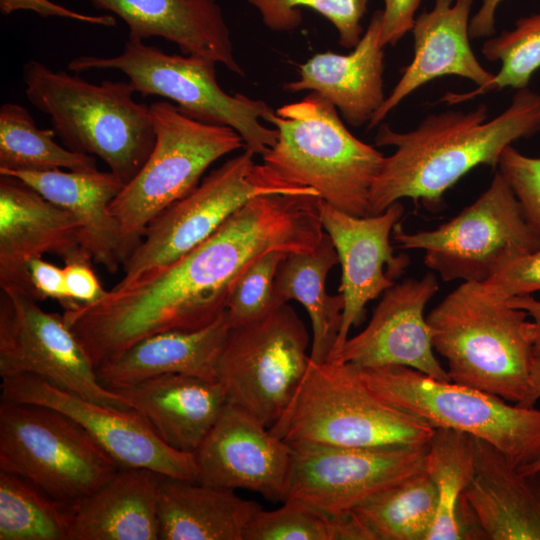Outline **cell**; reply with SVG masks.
<instances>
[{
	"label": "cell",
	"mask_w": 540,
	"mask_h": 540,
	"mask_svg": "<svg viewBox=\"0 0 540 540\" xmlns=\"http://www.w3.org/2000/svg\"><path fill=\"white\" fill-rule=\"evenodd\" d=\"M309 334L288 304L229 328L217 367L227 403L270 427L283 413L309 363Z\"/></svg>",
	"instance_id": "4fadbf2b"
},
{
	"label": "cell",
	"mask_w": 540,
	"mask_h": 540,
	"mask_svg": "<svg viewBox=\"0 0 540 540\" xmlns=\"http://www.w3.org/2000/svg\"><path fill=\"white\" fill-rule=\"evenodd\" d=\"M0 376L28 374L102 405L131 409L104 387L63 314L46 312L25 290L0 287Z\"/></svg>",
	"instance_id": "5bb4252c"
},
{
	"label": "cell",
	"mask_w": 540,
	"mask_h": 540,
	"mask_svg": "<svg viewBox=\"0 0 540 540\" xmlns=\"http://www.w3.org/2000/svg\"><path fill=\"white\" fill-rule=\"evenodd\" d=\"M322 199L267 194L249 200L208 239L168 266L78 306L72 326L92 360L104 364L149 335L197 330L216 321L242 273L272 250L312 251L325 231Z\"/></svg>",
	"instance_id": "6da1fadb"
},
{
	"label": "cell",
	"mask_w": 540,
	"mask_h": 540,
	"mask_svg": "<svg viewBox=\"0 0 540 540\" xmlns=\"http://www.w3.org/2000/svg\"><path fill=\"white\" fill-rule=\"evenodd\" d=\"M52 203L68 211L79 225L80 242L93 262L111 274L123 266L118 227L110 204L125 183L113 172L10 171Z\"/></svg>",
	"instance_id": "484cf974"
},
{
	"label": "cell",
	"mask_w": 540,
	"mask_h": 540,
	"mask_svg": "<svg viewBox=\"0 0 540 540\" xmlns=\"http://www.w3.org/2000/svg\"><path fill=\"white\" fill-rule=\"evenodd\" d=\"M118 469L64 413L1 399L0 471L19 475L53 498L73 503L101 487Z\"/></svg>",
	"instance_id": "8fae6325"
},
{
	"label": "cell",
	"mask_w": 540,
	"mask_h": 540,
	"mask_svg": "<svg viewBox=\"0 0 540 540\" xmlns=\"http://www.w3.org/2000/svg\"><path fill=\"white\" fill-rule=\"evenodd\" d=\"M71 503L0 471V540H69Z\"/></svg>",
	"instance_id": "836d02e7"
},
{
	"label": "cell",
	"mask_w": 540,
	"mask_h": 540,
	"mask_svg": "<svg viewBox=\"0 0 540 540\" xmlns=\"http://www.w3.org/2000/svg\"><path fill=\"white\" fill-rule=\"evenodd\" d=\"M149 107L155 131L153 149L110 204L123 263L152 220L197 187L211 164L245 146L233 128L196 120L167 100Z\"/></svg>",
	"instance_id": "52a82bcc"
},
{
	"label": "cell",
	"mask_w": 540,
	"mask_h": 540,
	"mask_svg": "<svg viewBox=\"0 0 540 540\" xmlns=\"http://www.w3.org/2000/svg\"><path fill=\"white\" fill-rule=\"evenodd\" d=\"M392 235L401 249L423 250L424 264L445 282H485L504 260L540 248V237L499 171L489 187L449 221L415 233L406 232L399 221Z\"/></svg>",
	"instance_id": "7c38bea8"
},
{
	"label": "cell",
	"mask_w": 540,
	"mask_h": 540,
	"mask_svg": "<svg viewBox=\"0 0 540 540\" xmlns=\"http://www.w3.org/2000/svg\"><path fill=\"white\" fill-rule=\"evenodd\" d=\"M503 0H482L477 12L471 16L469 33L471 39L492 37L495 33L496 11Z\"/></svg>",
	"instance_id": "f6af8a7d"
},
{
	"label": "cell",
	"mask_w": 540,
	"mask_h": 540,
	"mask_svg": "<svg viewBox=\"0 0 540 540\" xmlns=\"http://www.w3.org/2000/svg\"><path fill=\"white\" fill-rule=\"evenodd\" d=\"M540 131V93L517 90L510 105L489 119L480 104L467 112L449 110L426 116L398 132L380 124L375 145L394 147L385 156L369 199V215L380 214L402 198L439 210L444 193L479 165L498 167L503 150Z\"/></svg>",
	"instance_id": "7a4b0ae2"
},
{
	"label": "cell",
	"mask_w": 540,
	"mask_h": 540,
	"mask_svg": "<svg viewBox=\"0 0 540 540\" xmlns=\"http://www.w3.org/2000/svg\"><path fill=\"white\" fill-rule=\"evenodd\" d=\"M474 442L475 474L459 506L467 538L540 540V471L521 473L489 443Z\"/></svg>",
	"instance_id": "ffe728a7"
},
{
	"label": "cell",
	"mask_w": 540,
	"mask_h": 540,
	"mask_svg": "<svg viewBox=\"0 0 540 540\" xmlns=\"http://www.w3.org/2000/svg\"><path fill=\"white\" fill-rule=\"evenodd\" d=\"M381 43L395 45L410 32L422 0H382Z\"/></svg>",
	"instance_id": "ee69618b"
},
{
	"label": "cell",
	"mask_w": 540,
	"mask_h": 540,
	"mask_svg": "<svg viewBox=\"0 0 540 540\" xmlns=\"http://www.w3.org/2000/svg\"><path fill=\"white\" fill-rule=\"evenodd\" d=\"M357 369L364 383L385 402L425 419L434 428L454 429L483 440L517 468L540 457V409L512 405L499 396L440 381L407 366Z\"/></svg>",
	"instance_id": "ba28073f"
},
{
	"label": "cell",
	"mask_w": 540,
	"mask_h": 540,
	"mask_svg": "<svg viewBox=\"0 0 540 540\" xmlns=\"http://www.w3.org/2000/svg\"><path fill=\"white\" fill-rule=\"evenodd\" d=\"M426 471L438 494L437 512L426 540H465L459 506L475 474L474 437L435 428L428 442Z\"/></svg>",
	"instance_id": "1f68e13d"
},
{
	"label": "cell",
	"mask_w": 540,
	"mask_h": 540,
	"mask_svg": "<svg viewBox=\"0 0 540 540\" xmlns=\"http://www.w3.org/2000/svg\"><path fill=\"white\" fill-rule=\"evenodd\" d=\"M45 253L64 263L92 261L81 245L79 225L68 211L24 181L0 175V287L27 292L26 262Z\"/></svg>",
	"instance_id": "44dd1931"
},
{
	"label": "cell",
	"mask_w": 540,
	"mask_h": 540,
	"mask_svg": "<svg viewBox=\"0 0 540 540\" xmlns=\"http://www.w3.org/2000/svg\"><path fill=\"white\" fill-rule=\"evenodd\" d=\"M25 95L49 116L66 148L100 158L125 184L155 144L150 107L134 100L130 81L100 84L30 60L23 66Z\"/></svg>",
	"instance_id": "277c9868"
},
{
	"label": "cell",
	"mask_w": 540,
	"mask_h": 540,
	"mask_svg": "<svg viewBox=\"0 0 540 540\" xmlns=\"http://www.w3.org/2000/svg\"><path fill=\"white\" fill-rule=\"evenodd\" d=\"M215 64L207 58L168 54L143 41L128 40L119 55H82L71 60L68 69L76 73L119 70L142 96L163 97L189 117L229 126L240 134L245 149L263 155L278 136L275 128L261 122L272 108L263 100L225 92L217 82Z\"/></svg>",
	"instance_id": "9c48e42d"
},
{
	"label": "cell",
	"mask_w": 540,
	"mask_h": 540,
	"mask_svg": "<svg viewBox=\"0 0 540 540\" xmlns=\"http://www.w3.org/2000/svg\"><path fill=\"white\" fill-rule=\"evenodd\" d=\"M261 15L263 23L274 31H290L302 22L299 8H309L334 25L339 44L354 48L363 35L362 18L369 0H247Z\"/></svg>",
	"instance_id": "8d00e7d4"
},
{
	"label": "cell",
	"mask_w": 540,
	"mask_h": 540,
	"mask_svg": "<svg viewBox=\"0 0 540 540\" xmlns=\"http://www.w3.org/2000/svg\"><path fill=\"white\" fill-rule=\"evenodd\" d=\"M262 507L235 490L162 476L157 511L161 540H244Z\"/></svg>",
	"instance_id": "f1b7e54d"
},
{
	"label": "cell",
	"mask_w": 540,
	"mask_h": 540,
	"mask_svg": "<svg viewBox=\"0 0 540 540\" xmlns=\"http://www.w3.org/2000/svg\"><path fill=\"white\" fill-rule=\"evenodd\" d=\"M254 155L245 149L227 160L152 220L123 263L124 275L114 287L128 286L181 258L257 196L318 195L310 188L287 183L264 163H255Z\"/></svg>",
	"instance_id": "30bf717a"
},
{
	"label": "cell",
	"mask_w": 540,
	"mask_h": 540,
	"mask_svg": "<svg viewBox=\"0 0 540 540\" xmlns=\"http://www.w3.org/2000/svg\"><path fill=\"white\" fill-rule=\"evenodd\" d=\"M349 531L348 513L330 515L302 501L286 499L275 510L261 508L244 540H347Z\"/></svg>",
	"instance_id": "d590c367"
},
{
	"label": "cell",
	"mask_w": 540,
	"mask_h": 540,
	"mask_svg": "<svg viewBox=\"0 0 540 540\" xmlns=\"http://www.w3.org/2000/svg\"><path fill=\"white\" fill-rule=\"evenodd\" d=\"M163 475L119 467L88 496L71 503L69 540H158V486Z\"/></svg>",
	"instance_id": "4316f807"
},
{
	"label": "cell",
	"mask_w": 540,
	"mask_h": 540,
	"mask_svg": "<svg viewBox=\"0 0 540 540\" xmlns=\"http://www.w3.org/2000/svg\"><path fill=\"white\" fill-rule=\"evenodd\" d=\"M112 390L141 413L168 446L192 454L227 403L218 380L185 374H164Z\"/></svg>",
	"instance_id": "d4e9b609"
},
{
	"label": "cell",
	"mask_w": 540,
	"mask_h": 540,
	"mask_svg": "<svg viewBox=\"0 0 540 540\" xmlns=\"http://www.w3.org/2000/svg\"><path fill=\"white\" fill-rule=\"evenodd\" d=\"M91 260L65 263L64 278L69 297L77 304H92L103 298L106 291L91 267Z\"/></svg>",
	"instance_id": "b9f144b4"
},
{
	"label": "cell",
	"mask_w": 540,
	"mask_h": 540,
	"mask_svg": "<svg viewBox=\"0 0 540 540\" xmlns=\"http://www.w3.org/2000/svg\"><path fill=\"white\" fill-rule=\"evenodd\" d=\"M19 10L33 11L42 17H62L105 27L116 25V19L110 14H83L50 0H0V11L3 15H9Z\"/></svg>",
	"instance_id": "7bdbcfd3"
},
{
	"label": "cell",
	"mask_w": 540,
	"mask_h": 540,
	"mask_svg": "<svg viewBox=\"0 0 540 540\" xmlns=\"http://www.w3.org/2000/svg\"><path fill=\"white\" fill-rule=\"evenodd\" d=\"M292 447L242 409L226 403L195 452L197 482L286 500Z\"/></svg>",
	"instance_id": "ac0fdd59"
},
{
	"label": "cell",
	"mask_w": 540,
	"mask_h": 540,
	"mask_svg": "<svg viewBox=\"0 0 540 540\" xmlns=\"http://www.w3.org/2000/svg\"><path fill=\"white\" fill-rule=\"evenodd\" d=\"M403 214L400 201L380 214L367 216L352 215L322 201L323 228L342 267L338 291L344 299L339 334L328 360L341 350L351 328L362 322L367 303L391 288L409 266V256L395 255L390 243L393 228Z\"/></svg>",
	"instance_id": "e0dca14e"
},
{
	"label": "cell",
	"mask_w": 540,
	"mask_h": 540,
	"mask_svg": "<svg viewBox=\"0 0 540 540\" xmlns=\"http://www.w3.org/2000/svg\"><path fill=\"white\" fill-rule=\"evenodd\" d=\"M507 303L515 308L524 310L532 318L534 324V367H540V300L531 295H522L509 298Z\"/></svg>",
	"instance_id": "bcb514c9"
},
{
	"label": "cell",
	"mask_w": 540,
	"mask_h": 540,
	"mask_svg": "<svg viewBox=\"0 0 540 540\" xmlns=\"http://www.w3.org/2000/svg\"><path fill=\"white\" fill-rule=\"evenodd\" d=\"M438 505L426 470L371 496L352 511L374 540H426Z\"/></svg>",
	"instance_id": "4dcf8cb0"
},
{
	"label": "cell",
	"mask_w": 540,
	"mask_h": 540,
	"mask_svg": "<svg viewBox=\"0 0 540 540\" xmlns=\"http://www.w3.org/2000/svg\"><path fill=\"white\" fill-rule=\"evenodd\" d=\"M25 270L27 292L38 301L56 300L64 310L78 305L66 290L63 267L50 263L42 256H35L26 262Z\"/></svg>",
	"instance_id": "60d3db41"
},
{
	"label": "cell",
	"mask_w": 540,
	"mask_h": 540,
	"mask_svg": "<svg viewBox=\"0 0 540 540\" xmlns=\"http://www.w3.org/2000/svg\"><path fill=\"white\" fill-rule=\"evenodd\" d=\"M229 327L223 313L197 330H169L144 337L96 369L100 383L112 390L164 374L217 380L219 358Z\"/></svg>",
	"instance_id": "83f0119b"
},
{
	"label": "cell",
	"mask_w": 540,
	"mask_h": 540,
	"mask_svg": "<svg viewBox=\"0 0 540 540\" xmlns=\"http://www.w3.org/2000/svg\"><path fill=\"white\" fill-rule=\"evenodd\" d=\"M540 399V367H534L531 379V388L527 399L522 407H535Z\"/></svg>",
	"instance_id": "7dc6e473"
},
{
	"label": "cell",
	"mask_w": 540,
	"mask_h": 540,
	"mask_svg": "<svg viewBox=\"0 0 540 540\" xmlns=\"http://www.w3.org/2000/svg\"><path fill=\"white\" fill-rule=\"evenodd\" d=\"M438 289V280L431 272L420 279L395 283L383 293L366 328L348 338L330 360L358 368L407 366L450 382L447 370L434 354L430 328L424 317V309Z\"/></svg>",
	"instance_id": "d6986e66"
},
{
	"label": "cell",
	"mask_w": 540,
	"mask_h": 540,
	"mask_svg": "<svg viewBox=\"0 0 540 540\" xmlns=\"http://www.w3.org/2000/svg\"><path fill=\"white\" fill-rule=\"evenodd\" d=\"M290 446L293 454L286 499L302 501L330 515L350 513L378 492L426 470L428 444Z\"/></svg>",
	"instance_id": "9a60e30c"
},
{
	"label": "cell",
	"mask_w": 540,
	"mask_h": 540,
	"mask_svg": "<svg viewBox=\"0 0 540 540\" xmlns=\"http://www.w3.org/2000/svg\"><path fill=\"white\" fill-rule=\"evenodd\" d=\"M1 399L40 404L64 413L119 467L147 468L188 481L198 479L195 454L168 446L135 409L102 405L28 374L2 378Z\"/></svg>",
	"instance_id": "2e32d148"
},
{
	"label": "cell",
	"mask_w": 540,
	"mask_h": 540,
	"mask_svg": "<svg viewBox=\"0 0 540 540\" xmlns=\"http://www.w3.org/2000/svg\"><path fill=\"white\" fill-rule=\"evenodd\" d=\"M521 473H533L540 471V457L535 461L518 468Z\"/></svg>",
	"instance_id": "c3c4849f"
},
{
	"label": "cell",
	"mask_w": 540,
	"mask_h": 540,
	"mask_svg": "<svg viewBox=\"0 0 540 540\" xmlns=\"http://www.w3.org/2000/svg\"><path fill=\"white\" fill-rule=\"evenodd\" d=\"M269 429L289 445L357 448L423 446L435 430L377 396L354 365L311 359L290 403Z\"/></svg>",
	"instance_id": "8992f818"
},
{
	"label": "cell",
	"mask_w": 540,
	"mask_h": 540,
	"mask_svg": "<svg viewBox=\"0 0 540 540\" xmlns=\"http://www.w3.org/2000/svg\"><path fill=\"white\" fill-rule=\"evenodd\" d=\"M528 317L484 283L462 282L426 320L452 382L522 407L534 368V324Z\"/></svg>",
	"instance_id": "3957f363"
},
{
	"label": "cell",
	"mask_w": 540,
	"mask_h": 540,
	"mask_svg": "<svg viewBox=\"0 0 540 540\" xmlns=\"http://www.w3.org/2000/svg\"><path fill=\"white\" fill-rule=\"evenodd\" d=\"M338 263L335 246L325 232L312 251L289 253L279 264L275 277L278 304L296 300L309 315L313 333L310 359L316 363L330 358L342 322V294L330 295L326 291L327 275Z\"/></svg>",
	"instance_id": "f546056e"
},
{
	"label": "cell",
	"mask_w": 540,
	"mask_h": 540,
	"mask_svg": "<svg viewBox=\"0 0 540 540\" xmlns=\"http://www.w3.org/2000/svg\"><path fill=\"white\" fill-rule=\"evenodd\" d=\"M482 54L491 62L500 61V70L472 91L447 92L440 102L455 105L507 87L516 90L527 88L533 74L540 68V12L519 18L513 29L490 37L482 46Z\"/></svg>",
	"instance_id": "e575fe53"
},
{
	"label": "cell",
	"mask_w": 540,
	"mask_h": 540,
	"mask_svg": "<svg viewBox=\"0 0 540 540\" xmlns=\"http://www.w3.org/2000/svg\"><path fill=\"white\" fill-rule=\"evenodd\" d=\"M484 283L502 299L540 290V248L504 260Z\"/></svg>",
	"instance_id": "ab89813d"
},
{
	"label": "cell",
	"mask_w": 540,
	"mask_h": 540,
	"mask_svg": "<svg viewBox=\"0 0 540 540\" xmlns=\"http://www.w3.org/2000/svg\"><path fill=\"white\" fill-rule=\"evenodd\" d=\"M53 129H40L22 105L0 107V173L10 171H92L96 158L58 144Z\"/></svg>",
	"instance_id": "d6a6232c"
},
{
	"label": "cell",
	"mask_w": 540,
	"mask_h": 540,
	"mask_svg": "<svg viewBox=\"0 0 540 540\" xmlns=\"http://www.w3.org/2000/svg\"><path fill=\"white\" fill-rule=\"evenodd\" d=\"M498 168L540 237V157L526 156L509 145L500 156Z\"/></svg>",
	"instance_id": "f35d334b"
},
{
	"label": "cell",
	"mask_w": 540,
	"mask_h": 540,
	"mask_svg": "<svg viewBox=\"0 0 540 540\" xmlns=\"http://www.w3.org/2000/svg\"><path fill=\"white\" fill-rule=\"evenodd\" d=\"M97 9L122 19L129 40L163 38L184 55H194L223 64L244 77L234 56L229 27L217 0H90Z\"/></svg>",
	"instance_id": "cb8c5ba5"
},
{
	"label": "cell",
	"mask_w": 540,
	"mask_h": 540,
	"mask_svg": "<svg viewBox=\"0 0 540 540\" xmlns=\"http://www.w3.org/2000/svg\"><path fill=\"white\" fill-rule=\"evenodd\" d=\"M263 121L277 130V141L263 163L287 183L310 188L333 207L369 215L373 183L384 155L356 138L337 108L315 92L267 113Z\"/></svg>",
	"instance_id": "5b68a950"
},
{
	"label": "cell",
	"mask_w": 540,
	"mask_h": 540,
	"mask_svg": "<svg viewBox=\"0 0 540 540\" xmlns=\"http://www.w3.org/2000/svg\"><path fill=\"white\" fill-rule=\"evenodd\" d=\"M288 254L280 250L266 252L242 273L224 311L229 328L257 321L281 306L275 297V277L279 264Z\"/></svg>",
	"instance_id": "74e56055"
},
{
	"label": "cell",
	"mask_w": 540,
	"mask_h": 540,
	"mask_svg": "<svg viewBox=\"0 0 540 540\" xmlns=\"http://www.w3.org/2000/svg\"><path fill=\"white\" fill-rule=\"evenodd\" d=\"M474 0H434L432 9L415 18L411 32L414 56L383 105L367 125L370 130L407 96L428 82L459 76L477 86L494 74L478 61L470 45L469 24Z\"/></svg>",
	"instance_id": "7402d4cb"
},
{
	"label": "cell",
	"mask_w": 540,
	"mask_h": 540,
	"mask_svg": "<svg viewBox=\"0 0 540 540\" xmlns=\"http://www.w3.org/2000/svg\"><path fill=\"white\" fill-rule=\"evenodd\" d=\"M381 29L382 10H377L349 54H315L299 66L297 80L284 83V91L315 92L333 104L351 126L368 125L386 99Z\"/></svg>",
	"instance_id": "603a6c76"
}]
</instances>
